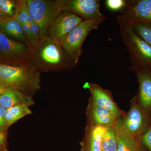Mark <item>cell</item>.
<instances>
[{
	"label": "cell",
	"instance_id": "1",
	"mask_svg": "<svg viewBox=\"0 0 151 151\" xmlns=\"http://www.w3.org/2000/svg\"><path fill=\"white\" fill-rule=\"evenodd\" d=\"M31 63L41 73L69 71L77 65L60 42L48 35L33 47Z\"/></svg>",
	"mask_w": 151,
	"mask_h": 151
},
{
	"label": "cell",
	"instance_id": "2",
	"mask_svg": "<svg viewBox=\"0 0 151 151\" xmlns=\"http://www.w3.org/2000/svg\"><path fill=\"white\" fill-rule=\"evenodd\" d=\"M40 73L31 63L18 66L0 64V82L32 97L41 89Z\"/></svg>",
	"mask_w": 151,
	"mask_h": 151
},
{
	"label": "cell",
	"instance_id": "3",
	"mask_svg": "<svg viewBox=\"0 0 151 151\" xmlns=\"http://www.w3.org/2000/svg\"><path fill=\"white\" fill-rule=\"evenodd\" d=\"M117 20L122 40L129 55L130 67L151 71V46L135 32L129 22L120 15Z\"/></svg>",
	"mask_w": 151,
	"mask_h": 151
},
{
	"label": "cell",
	"instance_id": "4",
	"mask_svg": "<svg viewBox=\"0 0 151 151\" xmlns=\"http://www.w3.org/2000/svg\"><path fill=\"white\" fill-rule=\"evenodd\" d=\"M128 112L118 119L114 128L119 135L140 139L144 132L151 125V116L134 96L130 100Z\"/></svg>",
	"mask_w": 151,
	"mask_h": 151
},
{
	"label": "cell",
	"instance_id": "5",
	"mask_svg": "<svg viewBox=\"0 0 151 151\" xmlns=\"http://www.w3.org/2000/svg\"><path fill=\"white\" fill-rule=\"evenodd\" d=\"M31 16L38 27L40 39L48 35L49 29L62 11L61 0H27Z\"/></svg>",
	"mask_w": 151,
	"mask_h": 151
},
{
	"label": "cell",
	"instance_id": "6",
	"mask_svg": "<svg viewBox=\"0 0 151 151\" xmlns=\"http://www.w3.org/2000/svg\"><path fill=\"white\" fill-rule=\"evenodd\" d=\"M32 51L29 43L13 40L0 31V64L18 66L29 63Z\"/></svg>",
	"mask_w": 151,
	"mask_h": 151
},
{
	"label": "cell",
	"instance_id": "7",
	"mask_svg": "<svg viewBox=\"0 0 151 151\" xmlns=\"http://www.w3.org/2000/svg\"><path fill=\"white\" fill-rule=\"evenodd\" d=\"M101 23L94 21L83 20L60 41L63 48L76 65L82 54V46L86 37Z\"/></svg>",
	"mask_w": 151,
	"mask_h": 151
},
{
	"label": "cell",
	"instance_id": "8",
	"mask_svg": "<svg viewBox=\"0 0 151 151\" xmlns=\"http://www.w3.org/2000/svg\"><path fill=\"white\" fill-rule=\"evenodd\" d=\"M62 11L75 14L84 20L103 22L107 18L100 12L99 0H61Z\"/></svg>",
	"mask_w": 151,
	"mask_h": 151
},
{
	"label": "cell",
	"instance_id": "9",
	"mask_svg": "<svg viewBox=\"0 0 151 151\" xmlns=\"http://www.w3.org/2000/svg\"><path fill=\"white\" fill-rule=\"evenodd\" d=\"M84 87L89 89L90 94L89 100L95 105L111 111L119 118L125 114L126 112L121 110L114 101L110 90L104 89L95 83L86 82Z\"/></svg>",
	"mask_w": 151,
	"mask_h": 151
},
{
	"label": "cell",
	"instance_id": "10",
	"mask_svg": "<svg viewBox=\"0 0 151 151\" xmlns=\"http://www.w3.org/2000/svg\"><path fill=\"white\" fill-rule=\"evenodd\" d=\"M83 20L75 14L62 11L49 29L48 35L60 42Z\"/></svg>",
	"mask_w": 151,
	"mask_h": 151
},
{
	"label": "cell",
	"instance_id": "11",
	"mask_svg": "<svg viewBox=\"0 0 151 151\" xmlns=\"http://www.w3.org/2000/svg\"><path fill=\"white\" fill-rule=\"evenodd\" d=\"M119 12L120 15L129 22H151V0L126 1V6Z\"/></svg>",
	"mask_w": 151,
	"mask_h": 151
},
{
	"label": "cell",
	"instance_id": "12",
	"mask_svg": "<svg viewBox=\"0 0 151 151\" xmlns=\"http://www.w3.org/2000/svg\"><path fill=\"white\" fill-rule=\"evenodd\" d=\"M134 72L139 83L137 94L135 95L141 106L151 116V71L129 67Z\"/></svg>",
	"mask_w": 151,
	"mask_h": 151
},
{
	"label": "cell",
	"instance_id": "13",
	"mask_svg": "<svg viewBox=\"0 0 151 151\" xmlns=\"http://www.w3.org/2000/svg\"><path fill=\"white\" fill-rule=\"evenodd\" d=\"M86 123L104 127H114L119 117L89 101L86 111Z\"/></svg>",
	"mask_w": 151,
	"mask_h": 151
},
{
	"label": "cell",
	"instance_id": "14",
	"mask_svg": "<svg viewBox=\"0 0 151 151\" xmlns=\"http://www.w3.org/2000/svg\"><path fill=\"white\" fill-rule=\"evenodd\" d=\"M107 128L86 123L80 142L81 151H102V140Z\"/></svg>",
	"mask_w": 151,
	"mask_h": 151
},
{
	"label": "cell",
	"instance_id": "15",
	"mask_svg": "<svg viewBox=\"0 0 151 151\" xmlns=\"http://www.w3.org/2000/svg\"><path fill=\"white\" fill-rule=\"evenodd\" d=\"M34 104L32 97L11 87H7L0 94V105L6 109L20 105L31 107Z\"/></svg>",
	"mask_w": 151,
	"mask_h": 151
},
{
	"label": "cell",
	"instance_id": "16",
	"mask_svg": "<svg viewBox=\"0 0 151 151\" xmlns=\"http://www.w3.org/2000/svg\"><path fill=\"white\" fill-rule=\"evenodd\" d=\"M0 31L20 42L28 43L21 24L14 17L0 19Z\"/></svg>",
	"mask_w": 151,
	"mask_h": 151
},
{
	"label": "cell",
	"instance_id": "17",
	"mask_svg": "<svg viewBox=\"0 0 151 151\" xmlns=\"http://www.w3.org/2000/svg\"><path fill=\"white\" fill-rule=\"evenodd\" d=\"M32 114L29 106L26 105H16L6 109V120L8 128L25 116Z\"/></svg>",
	"mask_w": 151,
	"mask_h": 151
},
{
	"label": "cell",
	"instance_id": "18",
	"mask_svg": "<svg viewBox=\"0 0 151 151\" xmlns=\"http://www.w3.org/2000/svg\"><path fill=\"white\" fill-rule=\"evenodd\" d=\"M119 134L114 127L106 128L103 138L102 151H116Z\"/></svg>",
	"mask_w": 151,
	"mask_h": 151
},
{
	"label": "cell",
	"instance_id": "19",
	"mask_svg": "<svg viewBox=\"0 0 151 151\" xmlns=\"http://www.w3.org/2000/svg\"><path fill=\"white\" fill-rule=\"evenodd\" d=\"M129 22L135 32L151 46V22L135 21Z\"/></svg>",
	"mask_w": 151,
	"mask_h": 151
},
{
	"label": "cell",
	"instance_id": "20",
	"mask_svg": "<svg viewBox=\"0 0 151 151\" xmlns=\"http://www.w3.org/2000/svg\"><path fill=\"white\" fill-rule=\"evenodd\" d=\"M14 17L21 24H29L34 22L29 11L27 0H17V1Z\"/></svg>",
	"mask_w": 151,
	"mask_h": 151
},
{
	"label": "cell",
	"instance_id": "21",
	"mask_svg": "<svg viewBox=\"0 0 151 151\" xmlns=\"http://www.w3.org/2000/svg\"><path fill=\"white\" fill-rule=\"evenodd\" d=\"M141 146L140 139L119 134L116 151H139Z\"/></svg>",
	"mask_w": 151,
	"mask_h": 151
},
{
	"label": "cell",
	"instance_id": "22",
	"mask_svg": "<svg viewBox=\"0 0 151 151\" xmlns=\"http://www.w3.org/2000/svg\"><path fill=\"white\" fill-rule=\"evenodd\" d=\"M17 1L0 0V19L14 17L16 7Z\"/></svg>",
	"mask_w": 151,
	"mask_h": 151
},
{
	"label": "cell",
	"instance_id": "23",
	"mask_svg": "<svg viewBox=\"0 0 151 151\" xmlns=\"http://www.w3.org/2000/svg\"><path fill=\"white\" fill-rule=\"evenodd\" d=\"M29 29L31 34V46L32 47H35L39 43L40 38L39 37V30L37 25L34 21L29 24Z\"/></svg>",
	"mask_w": 151,
	"mask_h": 151
},
{
	"label": "cell",
	"instance_id": "24",
	"mask_svg": "<svg viewBox=\"0 0 151 151\" xmlns=\"http://www.w3.org/2000/svg\"><path fill=\"white\" fill-rule=\"evenodd\" d=\"M6 109L0 105V137H7V131L9 128L6 120Z\"/></svg>",
	"mask_w": 151,
	"mask_h": 151
},
{
	"label": "cell",
	"instance_id": "25",
	"mask_svg": "<svg viewBox=\"0 0 151 151\" xmlns=\"http://www.w3.org/2000/svg\"><path fill=\"white\" fill-rule=\"evenodd\" d=\"M105 3L109 9L120 12L126 6V0H106Z\"/></svg>",
	"mask_w": 151,
	"mask_h": 151
},
{
	"label": "cell",
	"instance_id": "26",
	"mask_svg": "<svg viewBox=\"0 0 151 151\" xmlns=\"http://www.w3.org/2000/svg\"><path fill=\"white\" fill-rule=\"evenodd\" d=\"M142 145L148 151H151V125L140 138Z\"/></svg>",
	"mask_w": 151,
	"mask_h": 151
},
{
	"label": "cell",
	"instance_id": "27",
	"mask_svg": "<svg viewBox=\"0 0 151 151\" xmlns=\"http://www.w3.org/2000/svg\"><path fill=\"white\" fill-rule=\"evenodd\" d=\"M7 87L8 86H5L4 84L0 82V94L2 93Z\"/></svg>",
	"mask_w": 151,
	"mask_h": 151
},
{
	"label": "cell",
	"instance_id": "28",
	"mask_svg": "<svg viewBox=\"0 0 151 151\" xmlns=\"http://www.w3.org/2000/svg\"><path fill=\"white\" fill-rule=\"evenodd\" d=\"M0 151H9L6 146H0Z\"/></svg>",
	"mask_w": 151,
	"mask_h": 151
},
{
	"label": "cell",
	"instance_id": "29",
	"mask_svg": "<svg viewBox=\"0 0 151 151\" xmlns=\"http://www.w3.org/2000/svg\"><path fill=\"white\" fill-rule=\"evenodd\" d=\"M148 151L145 148V147H144L142 145V144H141V146L140 147V151Z\"/></svg>",
	"mask_w": 151,
	"mask_h": 151
}]
</instances>
